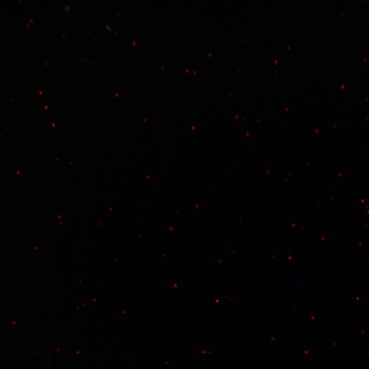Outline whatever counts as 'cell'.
<instances>
[{
	"mask_svg": "<svg viewBox=\"0 0 369 369\" xmlns=\"http://www.w3.org/2000/svg\"><path fill=\"white\" fill-rule=\"evenodd\" d=\"M70 7L69 5H66L65 6V10L68 11L70 9Z\"/></svg>",
	"mask_w": 369,
	"mask_h": 369,
	"instance_id": "cell-1",
	"label": "cell"
},
{
	"mask_svg": "<svg viewBox=\"0 0 369 369\" xmlns=\"http://www.w3.org/2000/svg\"><path fill=\"white\" fill-rule=\"evenodd\" d=\"M106 26L107 28H109L108 29H109L110 30H111V28L110 27H109L107 24H106Z\"/></svg>",
	"mask_w": 369,
	"mask_h": 369,
	"instance_id": "cell-2",
	"label": "cell"
}]
</instances>
